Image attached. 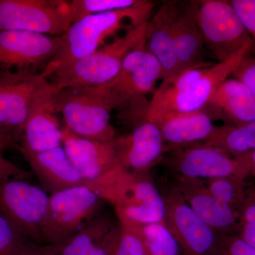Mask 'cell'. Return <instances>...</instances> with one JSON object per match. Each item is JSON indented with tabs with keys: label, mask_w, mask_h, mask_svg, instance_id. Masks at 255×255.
<instances>
[{
	"label": "cell",
	"mask_w": 255,
	"mask_h": 255,
	"mask_svg": "<svg viewBox=\"0 0 255 255\" xmlns=\"http://www.w3.org/2000/svg\"><path fill=\"white\" fill-rule=\"evenodd\" d=\"M137 0H73L69 1L73 23L90 15L130 7Z\"/></svg>",
	"instance_id": "83f0119b"
},
{
	"label": "cell",
	"mask_w": 255,
	"mask_h": 255,
	"mask_svg": "<svg viewBox=\"0 0 255 255\" xmlns=\"http://www.w3.org/2000/svg\"><path fill=\"white\" fill-rule=\"evenodd\" d=\"M204 111L212 119L240 125L255 120V100L243 82L229 78L218 87Z\"/></svg>",
	"instance_id": "ffe728a7"
},
{
	"label": "cell",
	"mask_w": 255,
	"mask_h": 255,
	"mask_svg": "<svg viewBox=\"0 0 255 255\" xmlns=\"http://www.w3.org/2000/svg\"><path fill=\"white\" fill-rule=\"evenodd\" d=\"M61 45V36L21 30L0 31V76L21 71L43 73Z\"/></svg>",
	"instance_id": "7c38bea8"
},
{
	"label": "cell",
	"mask_w": 255,
	"mask_h": 255,
	"mask_svg": "<svg viewBox=\"0 0 255 255\" xmlns=\"http://www.w3.org/2000/svg\"><path fill=\"white\" fill-rule=\"evenodd\" d=\"M130 226L141 238L146 255H182L177 241L164 222Z\"/></svg>",
	"instance_id": "484cf974"
},
{
	"label": "cell",
	"mask_w": 255,
	"mask_h": 255,
	"mask_svg": "<svg viewBox=\"0 0 255 255\" xmlns=\"http://www.w3.org/2000/svg\"><path fill=\"white\" fill-rule=\"evenodd\" d=\"M46 191L23 179H0V214L31 241L43 244L42 226L48 209Z\"/></svg>",
	"instance_id": "4fadbf2b"
},
{
	"label": "cell",
	"mask_w": 255,
	"mask_h": 255,
	"mask_svg": "<svg viewBox=\"0 0 255 255\" xmlns=\"http://www.w3.org/2000/svg\"><path fill=\"white\" fill-rule=\"evenodd\" d=\"M238 236L255 249V188L248 190L240 210Z\"/></svg>",
	"instance_id": "f546056e"
},
{
	"label": "cell",
	"mask_w": 255,
	"mask_h": 255,
	"mask_svg": "<svg viewBox=\"0 0 255 255\" xmlns=\"http://www.w3.org/2000/svg\"><path fill=\"white\" fill-rule=\"evenodd\" d=\"M166 153L162 162L179 177L203 180L233 177L245 180L250 175L244 155L233 157L203 144L172 149Z\"/></svg>",
	"instance_id": "30bf717a"
},
{
	"label": "cell",
	"mask_w": 255,
	"mask_h": 255,
	"mask_svg": "<svg viewBox=\"0 0 255 255\" xmlns=\"http://www.w3.org/2000/svg\"><path fill=\"white\" fill-rule=\"evenodd\" d=\"M33 173L50 194L69 188L85 185V182L69 160L63 146L23 156Z\"/></svg>",
	"instance_id": "603a6c76"
},
{
	"label": "cell",
	"mask_w": 255,
	"mask_h": 255,
	"mask_svg": "<svg viewBox=\"0 0 255 255\" xmlns=\"http://www.w3.org/2000/svg\"><path fill=\"white\" fill-rule=\"evenodd\" d=\"M163 197L164 223L177 241L182 255H214L219 235L196 216L175 188Z\"/></svg>",
	"instance_id": "5bb4252c"
},
{
	"label": "cell",
	"mask_w": 255,
	"mask_h": 255,
	"mask_svg": "<svg viewBox=\"0 0 255 255\" xmlns=\"http://www.w3.org/2000/svg\"><path fill=\"white\" fill-rule=\"evenodd\" d=\"M174 187L196 216L219 236H238L239 211L216 199L208 190L203 179L176 176Z\"/></svg>",
	"instance_id": "2e32d148"
},
{
	"label": "cell",
	"mask_w": 255,
	"mask_h": 255,
	"mask_svg": "<svg viewBox=\"0 0 255 255\" xmlns=\"http://www.w3.org/2000/svg\"><path fill=\"white\" fill-rule=\"evenodd\" d=\"M117 163L122 168L139 174L150 170L162 162L167 147L155 124L143 122L127 133L114 140Z\"/></svg>",
	"instance_id": "9a60e30c"
},
{
	"label": "cell",
	"mask_w": 255,
	"mask_h": 255,
	"mask_svg": "<svg viewBox=\"0 0 255 255\" xmlns=\"http://www.w3.org/2000/svg\"><path fill=\"white\" fill-rule=\"evenodd\" d=\"M72 24L69 1L0 0V31L21 30L60 36Z\"/></svg>",
	"instance_id": "8fae6325"
},
{
	"label": "cell",
	"mask_w": 255,
	"mask_h": 255,
	"mask_svg": "<svg viewBox=\"0 0 255 255\" xmlns=\"http://www.w3.org/2000/svg\"><path fill=\"white\" fill-rule=\"evenodd\" d=\"M159 80H162V69L147 49L145 41L128 55L112 80L97 87L112 110L119 111L122 120L133 128L145 119L150 102L145 96L155 92Z\"/></svg>",
	"instance_id": "277c9868"
},
{
	"label": "cell",
	"mask_w": 255,
	"mask_h": 255,
	"mask_svg": "<svg viewBox=\"0 0 255 255\" xmlns=\"http://www.w3.org/2000/svg\"><path fill=\"white\" fill-rule=\"evenodd\" d=\"M244 155L249 166L250 175L255 176V150Z\"/></svg>",
	"instance_id": "8d00e7d4"
},
{
	"label": "cell",
	"mask_w": 255,
	"mask_h": 255,
	"mask_svg": "<svg viewBox=\"0 0 255 255\" xmlns=\"http://www.w3.org/2000/svg\"><path fill=\"white\" fill-rule=\"evenodd\" d=\"M155 5L152 1L137 0L130 7L90 15L73 23L62 35L59 52L42 75L47 78L57 69L91 54L105 45L106 40L115 36L119 30H129L147 22Z\"/></svg>",
	"instance_id": "3957f363"
},
{
	"label": "cell",
	"mask_w": 255,
	"mask_h": 255,
	"mask_svg": "<svg viewBox=\"0 0 255 255\" xmlns=\"http://www.w3.org/2000/svg\"><path fill=\"white\" fill-rule=\"evenodd\" d=\"M30 241L12 221L0 214V255H15Z\"/></svg>",
	"instance_id": "f1b7e54d"
},
{
	"label": "cell",
	"mask_w": 255,
	"mask_h": 255,
	"mask_svg": "<svg viewBox=\"0 0 255 255\" xmlns=\"http://www.w3.org/2000/svg\"><path fill=\"white\" fill-rule=\"evenodd\" d=\"M253 47H247L227 61L185 69L162 80L149 102L144 122L167 114L204 111L218 87Z\"/></svg>",
	"instance_id": "6da1fadb"
},
{
	"label": "cell",
	"mask_w": 255,
	"mask_h": 255,
	"mask_svg": "<svg viewBox=\"0 0 255 255\" xmlns=\"http://www.w3.org/2000/svg\"><path fill=\"white\" fill-rule=\"evenodd\" d=\"M146 46L158 60L162 80L180 71L172 29V1H165L147 21Z\"/></svg>",
	"instance_id": "cb8c5ba5"
},
{
	"label": "cell",
	"mask_w": 255,
	"mask_h": 255,
	"mask_svg": "<svg viewBox=\"0 0 255 255\" xmlns=\"http://www.w3.org/2000/svg\"><path fill=\"white\" fill-rule=\"evenodd\" d=\"M197 1H172V29L180 70L211 63L196 22Z\"/></svg>",
	"instance_id": "d6986e66"
},
{
	"label": "cell",
	"mask_w": 255,
	"mask_h": 255,
	"mask_svg": "<svg viewBox=\"0 0 255 255\" xmlns=\"http://www.w3.org/2000/svg\"><path fill=\"white\" fill-rule=\"evenodd\" d=\"M200 143L233 157L250 153L255 150V120L240 125L224 124L216 127L209 138Z\"/></svg>",
	"instance_id": "d4e9b609"
},
{
	"label": "cell",
	"mask_w": 255,
	"mask_h": 255,
	"mask_svg": "<svg viewBox=\"0 0 255 255\" xmlns=\"http://www.w3.org/2000/svg\"><path fill=\"white\" fill-rule=\"evenodd\" d=\"M60 248L49 244H39L30 241L15 255H59Z\"/></svg>",
	"instance_id": "e575fe53"
},
{
	"label": "cell",
	"mask_w": 255,
	"mask_h": 255,
	"mask_svg": "<svg viewBox=\"0 0 255 255\" xmlns=\"http://www.w3.org/2000/svg\"><path fill=\"white\" fill-rule=\"evenodd\" d=\"M31 174L23 169H20L7 160L0 152V179L16 178L25 179L30 177Z\"/></svg>",
	"instance_id": "d590c367"
},
{
	"label": "cell",
	"mask_w": 255,
	"mask_h": 255,
	"mask_svg": "<svg viewBox=\"0 0 255 255\" xmlns=\"http://www.w3.org/2000/svg\"><path fill=\"white\" fill-rule=\"evenodd\" d=\"M196 17L204 46L218 63L227 61L247 47L255 46L230 1H197Z\"/></svg>",
	"instance_id": "9c48e42d"
},
{
	"label": "cell",
	"mask_w": 255,
	"mask_h": 255,
	"mask_svg": "<svg viewBox=\"0 0 255 255\" xmlns=\"http://www.w3.org/2000/svg\"><path fill=\"white\" fill-rule=\"evenodd\" d=\"M53 101L57 113L63 114L65 127L75 135L105 142L117 136L111 124L112 109L99 87L56 90Z\"/></svg>",
	"instance_id": "52a82bcc"
},
{
	"label": "cell",
	"mask_w": 255,
	"mask_h": 255,
	"mask_svg": "<svg viewBox=\"0 0 255 255\" xmlns=\"http://www.w3.org/2000/svg\"><path fill=\"white\" fill-rule=\"evenodd\" d=\"M85 186L113 206L121 225L164 222V197L149 174L132 173L117 164L103 177Z\"/></svg>",
	"instance_id": "7a4b0ae2"
},
{
	"label": "cell",
	"mask_w": 255,
	"mask_h": 255,
	"mask_svg": "<svg viewBox=\"0 0 255 255\" xmlns=\"http://www.w3.org/2000/svg\"><path fill=\"white\" fill-rule=\"evenodd\" d=\"M255 44V0L230 1Z\"/></svg>",
	"instance_id": "d6a6232c"
},
{
	"label": "cell",
	"mask_w": 255,
	"mask_h": 255,
	"mask_svg": "<svg viewBox=\"0 0 255 255\" xmlns=\"http://www.w3.org/2000/svg\"><path fill=\"white\" fill-rule=\"evenodd\" d=\"M55 88L41 73L21 71L0 76V152L18 150L32 110Z\"/></svg>",
	"instance_id": "8992f818"
},
{
	"label": "cell",
	"mask_w": 255,
	"mask_h": 255,
	"mask_svg": "<svg viewBox=\"0 0 255 255\" xmlns=\"http://www.w3.org/2000/svg\"><path fill=\"white\" fill-rule=\"evenodd\" d=\"M121 226L122 235L114 255H146L143 243L135 228L126 225Z\"/></svg>",
	"instance_id": "4dcf8cb0"
},
{
	"label": "cell",
	"mask_w": 255,
	"mask_h": 255,
	"mask_svg": "<svg viewBox=\"0 0 255 255\" xmlns=\"http://www.w3.org/2000/svg\"><path fill=\"white\" fill-rule=\"evenodd\" d=\"M122 226L100 214L59 247V255H114Z\"/></svg>",
	"instance_id": "7402d4cb"
},
{
	"label": "cell",
	"mask_w": 255,
	"mask_h": 255,
	"mask_svg": "<svg viewBox=\"0 0 255 255\" xmlns=\"http://www.w3.org/2000/svg\"><path fill=\"white\" fill-rule=\"evenodd\" d=\"M231 76L243 82L255 100V58L246 55L238 64Z\"/></svg>",
	"instance_id": "836d02e7"
},
{
	"label": "cell",
	"mask_w": 255,
	"mask_h": 255,
	"mask_svg": "<svg viewBox=\"0 0 255 255\" xmlns=\"http://www.w3.org/2000/svg\"><path fill=\"white\" fill-rule=\"evenodd\" d=\"M63 147L69 160L85 183L103 177L117 164L112 141H100L75 135L63 126Z\"/></svg>",
	"instance_id": "e0dca14e"
},
{
	"label": "cell",
	"mask_w": 255,
	"mask_h": 255,
	"mask_svg": "<svg viewBox=\"0 0 255 255\" xmlns=\"http://www.w3.org/2000/svg\"><path fill=\"white\" fill-rule=\"evenodd\" d=\"M104 203L85 185L50 194L41 229L43 244L62 246L100 214Z\"/></svg>",
	"instance_id": "ba28073f"
},
{
	"label": "cell",
	"mask_w": 255,
	"mask_h": 255,
	"mask_svg": "<svg viewBox=\"0 0 255 255\" xmlns=\"http://www.w3.org/2000/svg\"><path fill=\"white\" fill-rule=\"evenodd\" d=\"M214 255H255V249L236 235L219 236Z\"/></svg>",
	"instance_id": "1f68e13d"
},
{
	"label": "cell",
	"mask_w": 255,
	"mask_h": 255,
	"mask_svg": "<svg viewBox=\"0 0 255 255\" xmlns=\"http://www.w3.org/2000/svg\"><path fill=\"white\" fill-rule=\"evenodd\" d=\"M204 181L208 190L216 199L237 210L240 214L248 193L244 179L220 177Z\"/></svg>",
	"instance_id": "4316f807"
},
{
	"label": "cell",
	"mask_w": 255,
	"mask_h": 255,
	"mask_svg": "<svg viewBox=\"0 0 255 255\" xmlns=\"http://www.w3.org/2000/svg\"><path fill=\"white\" fill-rule=\"evenodd\" d=\"M147 23L128 30L124 36L114 37L111 43L68 66L57 69L47 80L57 90L105 85L118 74L128 55L145 43Z\"/></svg>",
	"instance_id": "5b68a950"
},
{
	"label": "cell",
	"mask_w": 255,
	"mask_h": 255,
	"mask_svg": "<svg viewBox=\"0 0 255 255\" xmlns=\"http://www.w3.org/2000/svg\"><path fill=\"white\" fill-rule=\"evenodd\" d=\"M53 89L38 101L28 117L18 150L23 156L63 146V132L53 101Z\"/></svg>",
	"instance_id": "ac0fdd59"
},
{
	"label": "cell",
	"mask_w": 255,
	"mask_h": 255,
	"mask_svg": "<svg viewBox=\"0 0 255 255\" xmlns=\"http://www.w3.org/2000/svg\"><path fill=\"white\" fill-rule=\"evenodd\" d=\"M150 122L158 128L167 151L205 141L216 127L213 119L204 110L167 114Z\"/></svg>",
	"instance_id": "44dd1931"
}]
</instances>
